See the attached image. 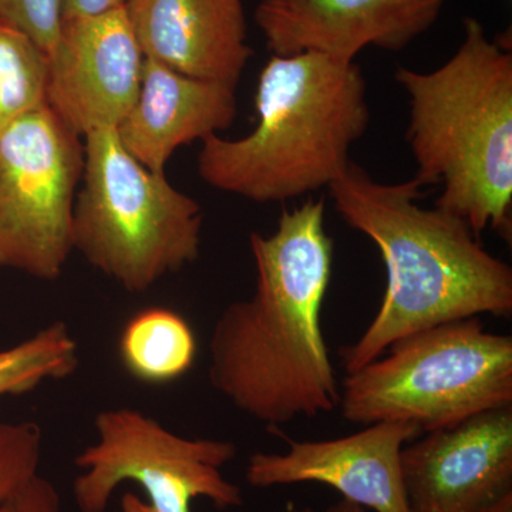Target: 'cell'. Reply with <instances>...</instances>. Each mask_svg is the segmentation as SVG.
<instances>
[{"label":"cell","mask_w":512,"mask_h":512,"mask_svg":"<svg viewBox=\"0 0 512 512\" xmlns=\"http://www.w3.org/2000/svg\"><path fill=\"white\" fill-rule=\"evenodd\" d=\"M325 210L309 198L284 210L272 234L252 232L254 293L212 329L211 386L271 429L332 413L342 397L320 325L333 268Z\"/></svg>","instance_id":"1"},{"label":"cell","mask_w":512,"mask_h":512,"mask_svg":"<svg viewBox=\"0 0 512 512\" xmlns=\"http://www.w3.org/2000/svg\"><path fill=\"white\" fill-rule=\"evenodd\" d=\"M329 192L342 220L375 242L387 272L375 318L340 349L346 373L420 330L480 315L511 318V266L491 255L463 218L421 207L423 188L413 178L380 183L352 161Z\"/></svg>","instance_id":"2"},{"label":"cell","mask_w":512,"mask_h":512,"mask_svg":"<svg viewBox=\"0 0 512 512\" xmlns=\"http://www.w3.org/2000/svg\"><path fill=\"white\" fill-rule=\"evenodd\" d=\"M366 93L355 60L272 55L256 86L254 130L201 141L198 174L215 190L259 204L329 188L348 170L350 148L369 127Z\"/></svg>","instance_id":"3"},{"label":"cell","mask_w":512,"mask_h":512,"mask_svg":"<svg viewBox=\"0 0 512 512\" xmlns=\"http://www.w3.org/2000/svg\"><path fill=\"white\" fill-rule=\"evenodd\" d=\"M456 53L423 73L397 67L409 96L406 131L421 188L440 185L434 207L511 241L512 53L476 18L463 22Z\"/></svg>","instance_id":"4"},{"label":"cell","mask_w":512,"mask_h":512,"mask_svg":"<svg viewBox=\"0 0 512 512\" xmlns=\"http://www.w3.org/2000/svg\"><path fill=\"white\" fill-rule=\"evenodd\" d=\"M84 140L82 187L73 211V249L128 292L153 288L197 261L201 205L121 146L116 130Z\"/></svg>","instance_id":"5"},{"label":"cell","mask_w":512,"mask_h":512,"mask_svg":"<svg viewBox=\"0 0 512 512\" xmlns=\"http://www.w3.org/2000/svg\"><path fill=\"white\" fill-rule=\"evenodd\" d=\"M348 373L340 410L350 423L403 421L420 433L512 404V339L480 318L443 323L396 340Z\"/></svg>","instance_id":"6"},{"label":"cell","mask_w":512,"mask_h":512,"mask_svg":"<svg viewBox=\"0 0 512 512\" xmlns=\"http://www.w3.org/2000/svg\"><path fill=\"white\" fill-rule=\"evenodd\" d=\"M97 439L77 454L73 497L80 512H106L124 483H136L156 512H191L195 498L220 510L244 504L241 488L222 476L237 457L232 441L187 439L130 407L94 419Z\"/></svg>","instance_id":"7"},{"label":"cell","mask_w":512,"mask_h":512,"mask_svg":"<svg viewBox=\"0 0 512 512\" xmlns=\"http://www.w3.org/2000/svg\"><path fill=\"white\" fill-rule=\"evenodd\" d=\"M83 170L80 137L47 104L0 136V268L42 281L63 274Z\"/></svg>","instance_id":"8"},{"label":"cell","mask_w":512,"mask_h":512,"mask_svg":"<svg viewBox=\"0 0 512 512\" xmlns=\"http://www.w3.org/2000/svg\"><path fill=\"white\" fill-rule=\"evenodd\" d=\"M144 59L124 6L63 19L47 53L46 104L80 138L116 130L136 103Z\"/></svg>","instance_id":"9"},{"label":"cell","mask_w":512,"mask_h":512,"mask_svg":"<svg viewBox=\"0 0 512 512\" xmlns=\"http://www.w3.org/2000/svg\"><path fill=\"white\" fill-rule=\"evenodd\" d=\"M410 512H485L512 494V404L429 431L400 453Z\"/></svg>","instance_id":"10"},{"label":"cell","mask_w":512,"mask_h":512,"mask_svg":"<svg viewBox=\"0 0 512 512\" xmlns=\"http://www.w3.org/2000/svg\"><path fill=\"white\" fill-rule=\"evenodd\" d=\"M447 0H259L255 22L275 56L315 52L352 62L366 47L399 52Z\"/></svg>","instance_id":"11"},{"label":"cell","mask_w":512,"mask_h":512,"mask_svg":"<svg viewBox=\"0 0 512 512\" xmlns=\"http://www.w3.org/2000/svg\"><path fill=\"white\" fill-rule=\"evenodd\" d=\"M419 434L414 424L380 421L342 439L291 441L286 453L252 454L245 477L256 488L326 484L363 508L410 512L400 453Z\"/></svg>","instance_id":"12"},{"label":"cell","mask_w":512,"mask_h":512,"mask_svg":"<svg viewBox=\"0 0 512 512\" xmlns=\"http://www.w3.org/2000/svg\"><path fill=\"white\" fill-rule=\"evenodd\" d=\"M144 57L237 89L252 49L242 0H127Z\"/></svg>","instance_id":"13"},{"label":"cell","mask_w":512,"mask_h":512,"mask_svg":"<svg viewBox=\"0 0 512 512\" xmlns=\"http://www.w3.org/2000/svg\"><path fill=\"white\" fill-rule=\"evenodd\" d=\"M237 113L235 89L185 76L146 57L136 103L116 133L138 163L164 173L178 148L228 130Z\"/></svg>","instance_id":"14"},{"label":"cell","mask_w":512,"mask_h":512,"mask_svg":"<svg viewBox=\"0 0 512 512\" xmlns=\"http://www.w3.org/2000/svg\"><path fill=\"white\" fill-rule=\"evenodd\" d=\"M119 352L131 376L144 383H170L194 365L197 342L180 313L154 306L128 320Z\"/></svg>","instance_id":"15"},{"label":"cell","mask_w":512,"mask_h":512,"mask_svg":"<svg viewBox=\"0 0 512 512\" xmlns=\"http://www.w3.org/2000/svg\"><path fill=\"white\" fill-rule=\"evenodd\" d=\"M79 362V345L66 323H50L18 345L0 350V397L66 379Z\"/></svg>","instance_id":"16"},{"label":"cell","mask_w":512,"mask_h":512,"mask_svg":"<svg viewBox=\"0 0 512 512\" xmlns=\"http://www.w3.org/2000/svg\"><path fill=\"white\" fill-rule=\"evenodd\" d=\"M47 55L28 36L0 23V136L46 106Z\"/></svg>","instance_id":"17"},{"label":"cell","mask_w":512,"mask_h":512,"mask_svg":"<svg viewBox=\"0 0 512 512\" xmlns=\"http://www.w3.org/2000/svg\"><path fill=\"white\" fill-rule=\"evenodd\" d=\"M43 433L33 421H0V511L39 473Z\"/></svg>","instance_id":"18"},{"label":"cell","mask_w":512,"mask_h":512,"mask_svg":"<svg viewBox=\"0 0 512 512\" xmlns=\"http://www.w3.org/2000/svg\"><path fill=\"white\" fill-rule=\"evenodd\" d=\"M0 23L18 30L49 53L63 23V0H0Z\"/></svg>","instance_id":"19"},{"label":"cell","mask_w":512,"mask_h":512,"mask_svg":"<svg viewBox=\"0 0 512 512\" xmlns=\"http://www.w3.org/2000/svg\"><path fill=\"white\" fill-rule=\"evenodd\" d=\"M0 512H63L62 498L49 478L37 474Z\"/></svg>","instance_id":"20"},{"label":"cell","mask_w":512,"mask_h":512,"mask_svg":"<svg viewBox=\"0 0 512 512\" xmlns=\"http://www.w3.org/2000/svg\"><path fill=\"white\" fill-rule=\"evenodd\" d=\"M127 0H63V19L100 15L126 5Z\"/></svg>","instance_id":"21"},{"label":"cell","mask_w":512,"mask_h":512,"mask_svg":"<svg viewBox=\"0 0 512 512\" xmlns=\"http://www.w3.org/2000/svg\"><path fill=\"white\" fill-rule=\"evenodd\" d=\"M121 512H156L147 501L141 500L136 494L126 493L121 497Z\"/></svg>","instance_id":"22"},{"label":"cell","mask_w":512,"mask_h":512,"mask_svg":"<svg viewBox=\"0 0 512 512\" xmlns=\"http://www.w3.org/2000/svg\"><path fill=\"white\" fill-rule=\"evenodd\" d=\"M326 512H366V508H363L362 505H357L352 503V501L345 500L343 498L339 503H335L330 505L328 511Z\"/></svg>","instance_id":"23"},{"label":"cell","mask_w":512,"mask_h":512,"mask_svg":"<svg viewBox=\"0 0 512 512\" xmlns=\"http://www.w3.org/2000/svg\"><path fill=\"white\" fill-rule=\"evenodd\" d=\"M485 512H512V494L507 495L503 500L498 501L493 507L488 508Z\"/></svg>","instance_id":"24"},{"label":"cell","mask_w":512,"mask_h":512,"mask_svg":"<svg viewBox=\"0 0 512 512\" xmlns=\"http://www.w3.org/2000/svg\"><path fill=\"white\" fill-rule=\"evenodd\" d=\"M286 512H313L309 507H296L293 503L286 504Z\"/></svg>","instance_id":"25"}]
</instances>
